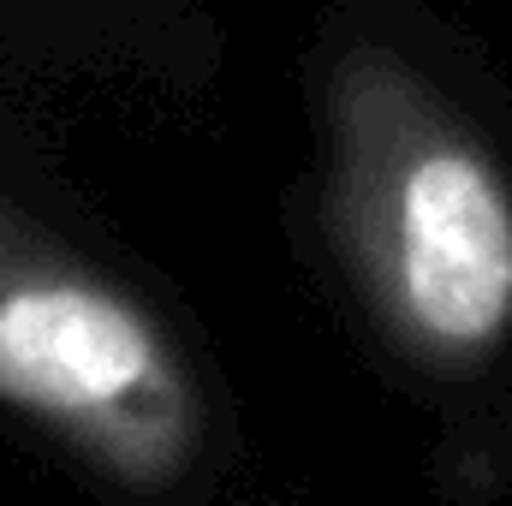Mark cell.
Returning <instances> with one entry per match:
<instances>
[{"mask_svg": "<svg viewBox=\"0 0 512 506\" xmlns=\"http://www.w3.org/2000/svg\"><path fill=\"white\" fill-rule=\"evenodd\" d=\"M0 399L120 483H173L203 429L191 376L131 298L6 233Z\"/></svg>", "mask_w": 512, "mask_h": 506, "instance_id": "cell-1", "label": "cell"}, {"mask_svg": "<svg viewBox=\"0 0 512 506\" xmlns=\"http://www.w3.org/2000/svg\"><path fill=\"white\" fill-rule=\"evenodd\" d=\"M382 268L405 328L441 352H483L512 322V197L459 143L417 149L382 209Z\"/></svg>", "mask_w": 512, "mask_h": 506, "instance_id": "cell-2", "label": "cell"}]
</instances>
